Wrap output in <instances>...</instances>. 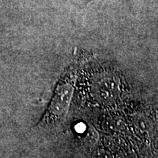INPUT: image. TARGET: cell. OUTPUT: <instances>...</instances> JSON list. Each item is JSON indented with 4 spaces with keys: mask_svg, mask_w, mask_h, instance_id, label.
<instances>
[{
    "mask_svg": "<svg viewBox=\"0 0 158 158\" xmlns=\"http://www.w3.org/2000/svg\"><path fill=\"white\" fill-rule=\"evenodd\" d=\"M75 128H76V131L78 132V133H84V132H86V125L83 123H79L78 124H76V127Z\"/></svg>",
    "mask_w": 158,
    "mask_h": 158,
    "instance_id": "cell-3",
    "label": "cell"
},
{
    "mask_svg": "<svg viewBox=\"0 0 158 158\" xmlns=\"http://www.w3.org/2000/svg\"><path fill=\"white\" fill-rule=\"evenodd\" d=\"M74 88L70 83L62 84L57 87L49 106V112L56 117H64L68 114L73 95Z\"/></svg>",
    "mask_w": 158,
    "mask_h": 158,
    "instance_id": "cell-1",
    "label": "cell"
},
{
    "mask_svg": "<svg viewBox=\"0 0 158 158\" xmlns=\"http://www.w3.org/2000/svg\"><path fill=\"white\" fill-rule=\"evenodd\" d=\"M99 135L93 127H89L86 130V135L84 138V143L89 147H94L98 142Z\"/></svg>",
    "mask_w": 158,
    "mask_h": 158,
    "instance_id": "cell-2",
    "label": "cell"
}]
</instances>
